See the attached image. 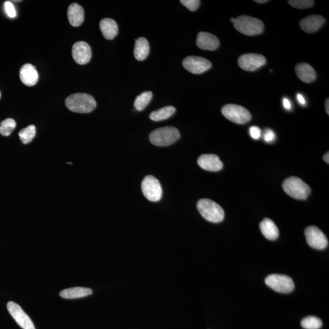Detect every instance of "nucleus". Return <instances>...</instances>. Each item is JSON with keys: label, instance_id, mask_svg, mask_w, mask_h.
Instances as JSON below:
<instances>
[{"label": "nucleus", "instance_id": "nucleus-1", "mask_svg": "<svg viewBox=\"0 0 329 329\" xmlns=\"http://www.w3.org/2000/svg\"><path fill=\"white\" fill-rule=\"evenodd\" d=\"M65 105L71 111L87 113L96 108V102L92 95L86 93H75L65 100Z\"/></svg>", "mask_w": 329, "mask_h": 329}, {"label": "nucleus", "instance_id": "nucleus-2", "mask_svg": "<svg viewBox=\"0 0 329 329\" xmlns=\"http://www.w3.org/2000/svg\"><path fill=\"white\" fill-rule=\"evenodd\" d=\"M234 26L240 33L249 36L259 35L264 30V24L260 20L248 16L235 19Z\"/></svg>", "mask_w": 329, "mask_h": 329}, {"label": "nucleus", "instance_id": "nucleus-3", "mask_svg": "<svg viewBox=\"0 0 329 329\" xmlns=\"http://www.w3.org/2000/svg\"><path fill=\"white\" fill-rule=\"evenodd\" d=\"M180 138V133L177 128L173 126H166L156 129L149 134L150 141L155 146H167L171 145Z\"/></svg>", "mask_w": 329, "mask_h": 329}, {"label": "nucleus", "instance_id": "nucleus-4", "mask_svg": "<svg viewBox=\"0 0 329 329\" xmlns=\"http://www.w3.org/2000/svg\"><path fill=\"white\" fill-rule=\"evenodd\" d=\"M197 208L200 214L206 220L212 223H220L225 218V211L219 204L209 199L198 201Z\"/></svg>", "mask_w": 329, "mask_h": 329}, {"label": "nucleus", "instance_id": "nucleus-5", "mask_svg": "<svg viewBox=\"0 0 329 329\" xmlns=\"http://www.w3.org/2000/svg\"><path fill=\"white\" fill-rule=\"evenodd\" d=\"M282 187L286 194L296 200H306L311 193L310 187L297 177L286 179Z\"/></svg>", "mask_w": 329, "mask_h": 329}, {"label": "nucleus", "instance_id": "nucleus-6", "mask_svg": "<svg viewBox=\"0 0 329 329\" xmlns=\"http://www.w3.org/2000/svg\"><path fill=\"white\" fill-rule=\"evenodd\" d=\"M266 285L274 291L282 293H288L294 289L293 279L286 275L273 274L269 275L265 280Z\"/></svg>", "mask_w": 329, "mask_h": 329}, {"label": "nucleus", "instance_id": "nucleus-7", "mask_svg": "<svg viewBox=\"0 0 329 329\" xmlns=\"http://www.w3.org/2000/svg\"><path fill=\"white\" fill-rule=\"evenodd\" d=\"M221 112L229 120L237 124L248 123L252 117L248 110L237 104H226L221 109Z\"/></svg>", "mask_w": 329, "mask_h": 329}, {"label": "nucleus", "instance_id": "nucleus-8", "mask_svg": "<svg viewBox=\"0 0 329 329\" xmlns=\"http://www.w3.org/2000/svg\"><path fill=\"white\" fill-rule=\"evenodd\" d=\"M141 191L146 198L152 202L160 201L162 196V188L157 179L152 176H147L141 183Z\"/></svg>", "mask_w": 329, "mask_h": 329}, {"label": "nucleus", "instance_id": "nucleus-9", "mask_svg": "<svg viewBox=\"0 0 329 329\" xmlns=\"http://www.w3.org/2000/svg\"><path fill=\"white\" fill-rule=\"evenodd\" d=\"M305 235L308 245L311 248L322 250L328 246L327 237L316 226L307 227L305 230Z\"/></svg>", "mask_w": 329, "mask_h": 329}, {"label": "nucleus", "instance_id": "nucleus-10", "mask_svg": "<svg viewBox=\"0 0 329 329\" xmlns=\"http://www.w3.org/2000/svg\"><path fill=\"white\" fill-rule=\"evenodd\" d=\"M266 63L265 56L256 53L245 54L238 59V64L241 69L248 72H254Z\"/></svg>", "mask_w": 329, "mask_h": 329}, {"label": "nucleus", "instance_id": "nucleus-11", "mask_svg": "<svg viewBox=\"0 0 329 329\" xmlns=\"http://www.w3.org/2000/svg\"><path fill=\"white\" fill-rule=\"evenodd\" d=\"M183 67L194 74L206 72L212 67V63L208 59L200 56H191L184 59Z\"/></svg>", "mask_w": 329, "mask_h": 329}, {"label": "nucleus", "instance_id": "nucleus-12", "mask_svg": "<svg viewBox=\"0 0 329 329\" xmlns=\"http://www.w3.org/2000/svg\"><path fill=\"white\" fill-rule=\"evenodd\" d=\"M7 308L11 315L22 328L36 329L32 320L18 303L10 301L8 303Z\"/></svg>", "mask_w": 329, "mask_h": 329}, {"label": "nucleus", "instance_id": "nucleus-13", "mask_svg": "<svg viewBox=\"0 0 329 329\" xmlns=\"http://www.w3.org/2000/svg\"><path fill=\"white\" fill-rule=\"evenodd\" d=\"M72 56L74 60L79 65L89 63L92 58L91 48L86 42H76L72 48Z\"/></svg>", "mask_w": 329, "mask_h": 329}, {"label": "nucleus", "instance_id": "nucleus-14", "mask_svg": "<svg viewBox=\"0 0 329 329\" xmlns=\"http://www.w3.org/2000/svg\"><path fill=\"white\" fill-rule=\"evenodd\" d=\"M201 169L209 172H218L223 168V163L218 155L213 154H203L198 159Z\"/></svg>", "mask_w": 329, "mask_h": 329}, {"label": "nucleus", "instance_id": "nucleus-15", "mask_svg": "<svg viewBox=\"0 0 329 329\" xmlns=\"http://www.w3.org/2000/svg\"><path fill=\"white\" fill-rule=\"evenodd\" d=\"M325 19L319 15L306 17L299 22L300 29L305 33L311 34L316 32L325 24Z\"/></svg>", "mask_w": 329, "mask_h": 329}, {"label": "nucleus", "instance_id": "nucleus-16", "mask_svg": "<svg viewBox=\"0 0 329 329\" xmlns=\"http://www.w3.org/2000/svg\"><path fill=\"white\" fill-rule=\"evenodd\" d=\"M197 45L201 50L214 51L219 47L220 41L211 33L200 32L197 36Z\"/></svg>", "mask_w": 329, "mask_h": 329}, {"label": "nucleus", "instance_id": "nucleus-17", "mask_svg": "<svg viewBox=\"0 0 329 329\" xmlns=\"http://www.w3.org/2000/svg\"><path fill=\"white\" fill-rule=\"evenodd\" d=\"M20 78L23 83L26 86H34L38 81L39 74L35 66L27 64L21 68L20 71Z\"/></svg>", "mask_w": 329, "mask_h": 329}, {"label": "nucleus", "instance_id": "nucleus-18", "mask_svg": "<svg viewBox=\"0 0 329 329\" xmlns=\"http://www.w3.org/2000/svg\"><path fill=\"white\" fill-rule=\"evenodd\" d=\"M297 77L306 83H310L316 78V73L313 68L307 63H300L297 64L295 67Z\"/></svg>", "mask_w": 329, "mask_h": 329}, {"label": "nucleus", "instance_id": "nucleus-19", "mask_svg": "<svg viewBox=\"0 0 329 329\" xmlns=\"http://www.w3.org/2000/svg\"><path fill=\"white\" fill-rule=\"evenodd\" d=\"M68 19L70 24L74 27L81 26L84 21V11L77 4L71 5L68 9Z\"/></svg>", "mask_w": 329, "mask_h": 329}, {"label": "nucleus", "instance_id": "nucleus-20", "mask_svg": "<svg viewBox=\"0 0 329 329\" xmlns=\"http://www.w3.org/2000/svg\"><path fill=\"white\" fill-rule=\"evenodd\" d=\"M261 232L269 240H276L279 237V231L276 224L269 218H266L260 223Z\"/></svg>", "mask_w": 329, "mask_h": 329}, {"label": "nucleus", "instance_id": "nucleus-21", "mask_svg": "<svg viewBox=\"0 0 329 329\" xmlns=\"http://www.w3.org/2000/svg\"><path fill=\"white\" fill-rule=\"evenodd\" d=\"M100 28L105 39L112 40L118 35L117 23L111 19H104L100 23Z\"/></svg>", "mask_w": 329, "mask_h": 329}, {"label": "nucleus", "instance_id": "nucleus-22", "mask_svg": "<svg viewBox=\"0 0 329 329\" xmlns=\"http://www.w3.org/2000/svg\"><path fill=\"white\" fill-rule=\"evenodd\" d=\"M93 293L90 288L74 287L65 289L60 292V296L64 299H73L89 296Z\"/></svg>", "mask_w": 329, "mask_h": 329}, {"label": "nucleus", "instance_id": "nucleus-23", "mask_svg": "<svg viewBox=\"0 0 329 329\" xmlns=\"http://www.w3.org/2000/svg\"><path fill=\"white\" fill-rule=\"evenodd\" d=\"M135 58L138 61H142L145 59L149 53V45L147 39L140 38L135 40L134 47Z\"/></svg>", "mask_w": 329, "mask_h": 329}, {"label": "nucleus", "instance_id": "nucleus-24", "mask_svg": "<svg viewBox=\"0 0 329 329\" xmlns=\"http://www.w3.org/2000/svg\"><path fill=\"white\" fill-rule=\"evenodd\" d=\"M175 112V107L172 106H166L150 113L149 118L152 121H162L171 117Z\"/></svg>", "mask_w": 329, "mask_h": 329}, {"label": "nucleus", "instance_id": "nucleus-25", "mask_svg": "<svg viewBox=\"0 0 329 329\" xmlns=\"http://www.w3.org/2000/svg\"><path fill=\"white\" fill-rule=\"evenodd\" d=\"M152 98V93L146 91L137 96L134 101V107L138 111H141L148 105Z\"/></svg>", "mask_w": 329, "mask_h": 329}, {"label": "nucleus", "instance_id": "nucleus-26", "mask_svg": "<svg viewBox=\"0 0 329 329\" xmlns=\"http://www.w3.org/2000/svg\"><path fill=\"white\" fill-rule=\"evenodd\" d=\"M36 134V128L35 125L28 126L26 128L23 129L19 133L20 139L24 144H28L31 142L35 137Z\"/></svg>", "mask_w": 329, "mask_h": 329}, {"label": "nucleus", "instance_id": "nucleus-27", "mask_svg": "<svg viewBox=\"0 0 329 329\" xmlns=\"http://www.w3.org/2000/svg\"><path fill=\"white\" fill-rule=\"evenodd\" d=\"M322 325V320L313 316L305 317L301 321L302 327L305 329H319Z\"/></svg>", "mask_w": 329, "mask_h": 329}, {"label": "nucleus", "instance_id": "nucleus-28", "mask_svg": "<svg viewBox=\"0 0 329 329\" xmlns=\"http://www.w3.org/2000/svg\"><path fill=\"white\" fill-rule=\"evenodd\" d=\"M16 127V122L12 118L6 119L0 124V134L9 136Z\"/></svg>", "mask_w": 329, "mask_h": 329}, {"label": "nucleus", "instance_id": "nucleus-29", "mask_svg": "<svg viewBox=\"0 0 329 329\" xmlns=\"http://www.w3.org/2000/svg\"><path fill=\"white\" fill-rule=\"evenodd\" d=\"M288 4L296 9H307L313 7L314 2L311 0H289Z\"/></svg>", "mask_w": 329, "mask_h": 329}, {"label": "nucleus", "instance_id": "nucleus-30", "mask_svg": "<svg viewBox=\"0 0 329 329\" xmlns=\"http://www.w3.org/2000/svg\"><path fill=\"white\" fill-rule=\"evenodd\" d=\"M182 4L190 11H197L199 8L201 2L199 0H181L180 1Z\"/></svg>", "mask_w": 329, "mask_h": 329}, {"label": "nucleus", "instance_id": "nucleus-31", "mask_svg": "<svg viewBox=\"0 0 329 329\" xmlns=\"http://www.w3.org/2000/svg\"><path fill=\"white\" fill-rule=\"evenodd\" d=\"M5 10L7 15L10 18H15L17 16L15 7L11 2H6L5 3Z\"/></svg>", "mask_w": 329, "mask_h": 329}, {"label": "nucleus", "instance_id": "nucleus-32", "mask_svg": "<svg viewBox=\"0 0 329 329\" xmlns=\"http://www.w3.org/2000/svg\"><path fill=\"white\" fill-rule=\"evenodd\" d=\"M249 134L252 138L258 140L262 135V130L257 126H252L249 128Z\"/></svg>", "mask_w": 329, "mask_h": 329}, {"label": "nucleus", "instance_id": "nucleus-33", "mask_svg": "<svg viewBox=\"0 0 329 329\" xmlns=\"http://www.w3.org/2000/svg\"><path fill=\"white\" fill-rule=\"evenodd\" d=\"M276 135L274 132L271 129H267L265 130L264 134H263V139L266 142L271 143L274 140Z\"/></svg>", "mask_w": 329, "mask_h": 329}, {"label": "nucleus", "instance_id": "nucleus-34", "mask_svg": "<svg viewBox=\"0 0 329 329\" xmlns=\"http://www.w3.org/2000/svg\"><path fill=\"white\" fill-rule=\"evenodd\" d=\"M283 107H284L286 109L290 110L291 109V104L288 99L286 98H283Z\"/></svg>", "mask_w": 329, "mask_h": 329}, {"label": "nucleus", "instance_id": "nucleus-35", "mask_svg": "<svg viewBox=\"0 0 329 329\" xmlns=\"http://www.w3.org/2000/svg\"><path fill=\"white\" fill-rule=\"evenodd\" d=\"M297 100L298 101L299 104L304 106L306 104V102L304 97L302 95L298 94L297 95Z\"/></svg>", "mask_w": 329, "mask_h": 329}, {"label": "nucleus", "instance_id": "nucleus-36", "mask_svg": "<svg viewBox=\"0 0 329 329\" xmlns=\"http://www.w3.org/2000/svg\"><path fill=\"white\" fill-rule=\"evenodd\" d=\"M329 101H328V98L325 101V111L327 112V114H329Z\"/></svg>", "mask_w": 329, "mask_h": 329}, {"label": "nucleus", "instance_id": "nucleus-37", "mask_svg": "<svg viewBox=\"0 0 329 329\" xmlns=\"http://www.w3.org/2000/svg\"><path fill=\"white\" fill-rule=\"evenodd\" d=\"M323 158H324V161L325 162H327V163H329V153L327 152V153H325V155H324V157H323Z\"/></svg>", "mask_w": 329, "mask_h": 329}, {"label": "nucleus", "instance_id": "nucleus-38", "mask_svg": "<svg viewBox=\"0 0 329 329\" xmlns=\"http://www.w3.org/2000/svg\"><path fill=\"white\" fill-rule=\"evenodd\" d=\"M268 2V0H256V1H255V2L258 3V4H265V3H267Z\"/></svg>", "mask_w": 329, "mask_h": 329}, {"label": "nucleus", "instance_id": "nucleus-39", "mask_svg": "<svg viewBox=\"0 0 329 329\" xmlns=\"http://www.w3.org/2000/svg\"><path fill=\"white\" fill-rule=\"evenodd\" d=\"M234 20H235L234 18H232V19H231V21L232 23H233L234 21Z\"/></svg>", "mask_w": 329, "mask_h": 329}, {"label": "nucleus", "instance_id": "nucleus-40", "mask_svg": "<svg viewBox=\"0 0 329 329\" xmlns=\"http://www.w3.org/2000/svg\"><path fill=\"white\" fill-rule=\"evenodd\" d=\"M0 98H1V92H0Z\"/></svg>", "mask_w": 329, "mask_h": 329}]
</instances>
